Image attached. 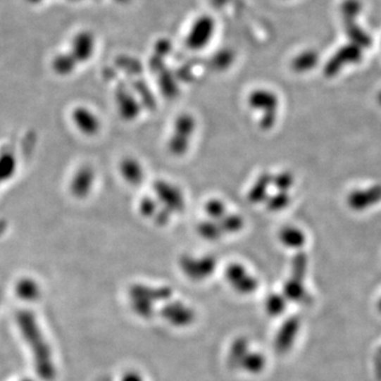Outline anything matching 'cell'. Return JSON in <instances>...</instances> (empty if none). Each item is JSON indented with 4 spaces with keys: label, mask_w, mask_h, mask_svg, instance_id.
I'll return each instance as SVG.
<instances>
[{
    "label": "cell",
    "mask_w": 381,
    "mask_h": 381,
    "mask_svg": "<svg viewBox=\"0 0 381 381\" xmlns=\"http://www.w3.org/2000/svg\"><path fill=\"white\" fill-rule=\"evenodd\" d=\"M15 325L23 342L28 349L37 376L44 381L56 377V363L54 349L35 311L22 308L16 311Z\"/></svg>",
    "instance_id": "6da1fadb"
},
{
    "label": "cell",
    "mask_w": 381,
    "mask_h": 381,
    "mask_svg": "<svg viewBox=\"0 0 381 381\" xmlns=\"http://www.w3.org/2000/svg\"><path fill=\"white\" fill-rule=\"evenodd\" d=\"M128 296L135 315L142 319H151L155 315L156 305L170 301L173 290L168 286L151 287L145 284H134L128 290Z\"/></svg>",
    "instance_id": "7a4b0ae2"
},
{
    "label": "cell",
    "mask_w": 381,
    "mask_h": 381,
    "mask_svg": "<svg viewBox=\"0 0 381 381\" xmlns=\"http://www.w3.org/2000/svg\"><path fill=\"white\" fill-rule=\"evenodd\" d=\"M360 11L361 4L359 0H345L341 6L343 25L349 43L358 46L361 49H366L372 45V39L357 23Z\"/></svg>",
    "instance_id": "3957f363"
},
{
    "label": "cell",
    "mask_w": 381,
    "mask_h": 381,
    "mask_svg": "<svg viewBox=\"0 0 381 381\" xmlns=\"http://www.w3.org/2000/svg\"><path fill=\"white\" fill-rule=\"evenodd\" d=\"M216 32V22L211 15L197 16L185 35V46L192 51H201L211 44Z\"/></svg>",
    "instance_id": "277c9868"
},
{
    "label": "cell",
    "mask_w": 381,
    "mask_h": 381,
    "mask_svg": "<svg viewBox=\"0 0 381 381\" xmlns=\"http://www.w3.org/2000/svg\"><path fill=\"white\" fill-rule=\"evenodd\" d=\"M218 262L211 256H182L179 258V267L185 277L195 282L205 281L216 271Z\"/></svg>",
    "instance_id": "5b68a950"
},
{
    "label": "cell",
    "mask_w": 381,
    "mask_h": 381,
    "mask_svg": "<svg viewBox=\"0 0 381 381\" xmlns=\"http://www.w3.org/2000/svg\"><path fill=\"white\" fill-rule=\"evenodd\" d=\"M159 315L164 321L178 328L189 327L196 319L194 309L179 300L168 301L160 309Z\"/></svg>",
    "instance_id": "8992f818"
},
{
    "label": "cell",
    "mask_w": 381,
    "mask_h": 381,
    "mask_svg": "<svg viewBox=\"0 0 381 381\" xmlns=\"http://www.w3.org/2000/svg\"><path fill=\"white\" fill-rule=\"evenodd\" d=\"M96 178V170L92 166L84 164L77 168L69 181L68 189L71 196L77 201L87 199L94 191Z\"/></svg>",
    "instance_id": "52a82bcc"
},
{
    "label": "cell",
    "mask_w": 381,
    "mask_h": 381,
    "mask_svg": "<svg viewBox=\"0 0 381 381\" xmlns=\"http://www.w3.org/2000/svg\"><path fill=\"white\" fill-rule=\"evenodd\" d=\"M154 192L162 207L174 213H181L185 208V199L181 189L168 181L158 180L154 183Z\"/></svg>",
    "instance_id": "ba28073f"
},
{
    "label": "cell",
    "mask_w": 381,
    "mask_h": 381,
    "mask_svg": "<svg viewBox=\"0 0 381 381\" xmlns=\"http://www.w3.org/2000/svg\"><path fill=\"white\" fill-rule=\"evenodd\" d=\"M225 277L233 290L239 294H251L258 288V279L239 263H233L227 266Z\"/></svg>",
    "instance_id": "9c48e42d"
},
{
    "label": "cell",
    "mask_w": 381,
    "mask_h": 381,
    "mask_svg": "<svg viewBox=\"0 0 381 381\" xmlns=\"http://www.w3.org/2000/svg\"><path fill=\"white\" fill-rule=\"evenodd\" d=\"M362 56H363V52L361 48L349 43V45H345L344 47L339 49L326 63L324 75L327 77H335L346 65L359 63L362 60Z\"/></svg>",
    "instance_id": "30bf717a"
},
{
    "label": "cell",
    "mask_w": 381,
    "mask_h": 381,
    "mask_svg": "<svg viewBox=\"0 0 381 381\" xmlns=\"http://www.w3.org/2000/svg\"><path fill=\"white\" fill-rule=\"evenodd\" d=\"M70 119L75 127L84 136L94 137L101 130L100 118L87 106L79 105L71 111Z\"/></svg>",
    "instance_id": "8fae6325"
},
{
    "label": "cell",
    "mask_w": 381,
    "mask_h": 381,
    "mask_svg": "<svg viewBox=\"0 0 381 381\" xmlns=\"http://www.w3.org/2000/svg\"><path fill=\"white\" fill-rule=\"evenodd\" d=\"M115 104L120 117L125 121H134L142 109L136 94H132L124 84L118 86L115 90Z\"/></svg>",
    "instance_id": "7c38bea8"
},
{
    "label": "cell",
    "mask_w": 381,
    "mask_h": 381,
    "mask_svg": "<svg viewBox=\"0 0 381 381\" xmlns=\"http://www.w3.org/2000/svg\"><path fill=\"white\" fill-rule=\"evenodd\" d=\"M13 292L16 299L26 304H32L41 300L43 296L42 284L35 277L23 275L16 280L13 286Z\"/></svg>",
    "instance_id": "4fadbf2b"
},
{
    "label": "cell",
    "mask_w": 381,
    "mask_h": 381,
    "mask_svg": "<svg viewBox=\"0 0 381 381\" xmlns=\"http://www.w3.org/2000/svg\"><path fill=\"white\" fill-rule=\"evenodd\" d=\"M300 325L298 317H290L280 326L275 339V347L277 353L286 354L290 351L298 336Z\"/></svg>",
    "instance_id": "5bb4252c"
},
{
    "label": "cell",
    "mask_w": 381,
    "mask_h": 381,
    "mask_svg": "<svg viewBox=\"0 0 381 381\" xmlns=\"http://www.w3.org/2000/svg\"><path fill=\"white\" fill-rule=\"evenodd\" d=\"M248 104L254 111L262 113L277 111L280 104L279 96L273 90L258 88L250 92L248 96Z\"/></svg>",
    "instance_id": "9a60e30c"
},
{
    "label": "cell",
    "mask_w": 381,
    "mask_h": 381,
    "mask_svg": "<svg viewBox=\"0 0 381 381\" xmlns=\"http://www.w3.org/2000/svg\"><path fill=\"white\" fill-rule=\"evenodd\" d=\"M96 49V39L92 33L88 31L80 32L75 35L71 45V56L77 64L88 62L92 58Z\"/></svg>",
    "instance_id": "2e32d148"
},
{
    "label": "cell",
    "mask_w": 381,
    "mask_h": 381,
    "mask_svg": "<svg viewBox=\"0 0 381 381\" xmlns=\"http://www.w3.org/2000/svg\"><path fill=\"white\" fill-rule=\"evenodd\" d=\"M349 207L356 211L368 209L381 201V185H373L366 189H357L349 196Z\"/></svg>",
    "instance_id": "e0dca14e"
},
{
    "label": "cell",
    "mask_w": 381,
    "mask_h": 381,
    "mask_svg": "<svg viewBox=\"0 0 381 381\" xmlns=\"http://www.w3.org/2000/svg\"><path fill=\"white\" fill-rule=\"evenodd\" d=\"M119 172L122 178L130 185H139L144 179V170L138 160L125 157L119 164Z\"/></svg>",
    "instance_id": "ac0fdd59"
},
{
    "label": "cell",
    "mask_w": 381,
    "mask_h": 381,
    "mask_svg": "<svg viewBox=\"0 0 381 381\" xmlns=\"http://www.w3.org/2000/svg\"><path fill=\"white\" fill-rule=\"evenodd\" d=\"M273 185V175L268 172L262 173L256 179L248 192V199L252 204L266 201L269 196V187Z\"/></svg>",
    "instance_id": "d6986e66"
},
{
    "label": "cell",
    "mask_w": 381,
    "mask_h": 381,
    "mask_svg": "<svg viewBox=\"0 0 381 381\" xmlns=\"http://www.w3.org/2000/svg\"><path fill=\"white\" fill-rule=\"evenodd\" d=\"M251 351L250 341L246 337H239L231 343L228 351V364L232 368H239L242 360Z\"/></svg>",
    "instance_id": "ffe728a7"
},
{
    "label": "cell",
    "mask_w": 381,
    "mask_h": 381,
    "mask_svg": "<svg viewBox=\"0 0 381 381\" xmlns=\"http://www.w3.org/2000/svg\"><path fill=\"white\" fill-rule=\"evenodd\" d=\"M279 239L285 247L290 249H300L306 243L304 232L292 226L283 227L280 230Z\"/></svg>",
    "instance_id": "44dd1931"
},
{
    "label": "cell",
    "mask_w": 381,
    "mask_h": 381,
    "mask_svg": "<svg viewBox=\"0 0 381 381\" xmlns=\"http://www.w3.org/2000/svg\"><path fill=\"white\" fill-rule=\"evenodd\" d=\"M18 170V160L12 151L0 153V185L8 182L15 177Z\"/></svg>",
    "instance_id": "7402d4cb"
},
{
    "label": "cell",
    "mask_w": 381,
    "mask_h": 381,
    "mask_svg": "<svg viewBox=\"0 0 381 381\" xmlns=\"http://www.w3.org/2000/svg\"><path fill=\"white\" fill-rule=\"evenodd\" d=\"M319 63V54L315 50H305L294 56L292 62V69L294 73H304L313 70Z\"/></svg>",
    "instance_id": "603a6c76"
},
{
    "label": "cell",
    "mask_w": 381,
    "mask_h": 381,
    "mask_svg": "<svg viewBox=\"0 0 381 381\" xmlns=\"http://www.w3.org/2000/svg\"><path fill=\"white\" fill-rule=\"evenodd\" d=\"M267 366V359L264 354L260 353L258 351H250L245 356L239 364V368L242 370H245L249 374H260L265 370Z\"/></svg>",
    "instance_id": "cb8c5ba5"
},
{
    "label": "cell",
    "mask_w": 381,
    "mask_h": 381,
    "mask_svg": "<svg viewBox=\"0 0 381 381\" xmlns=\"http://www.w3.org/2000/svg\"><path fill=\"white\" fill-rule=\"evenodd\" d=\"M195 130H196V119L194 115L185 113L179 115L175 120L173 134L191 139Z\"/></svg>",
    "instance_id": "d4e9b609"
},
{
    "label": "cell",
    "mask_w": 381,
    "mask_h": 381,
    "mask_svg": "<svg viewBox=\"0 0 381 381\" xmlns=\"http://www.w3.org/2000/svg\"><path fill=\"white\" fill-rule=\"evenodd\" d=\"M283 294L287 300L302 302L308 298L303 280L290 277L283 286Z\"/></svg>",
    "instance_id": "484cf974"
},
{
    "label": "cell",
    "mask_w": 381,
    "mask_h": 381,
    "mask_svg": "<svg viewBox=\"0 0 381 381\" xmlns=\"http://www.w3.org/2000/svg\"><path fill=\"white\" fill-rule=\"evenodd\" d=\"M132 88L136 92L135 94H136L142 108L153 111L157 106V102H156L155 96L149 90V86L144 82L137 80V81L132 82Z\"/></svg>",
    "instance_id": "4316f807"
},
{
    "label": "cell",
    "mask_w": 381,
    "mask_h": 381,
    "mask_svg": "<svg viewBox=\"0 0 381 381\" xmlns=\"http://www.w3.org/2000/svg\"><path fill=\"white\" fill-rule=\"evenodd\" d=\"M177 77L170 73V71H160L159 75V88L164 96L168 99H174L178 96L179 86L177 83Z\"/></svg>",
    "instance_id": "83f0119b"
},
{
    "label": "cell",
    "mask_w": 381,
    "mask_h": 381,
    "mask_svg": "<svg viewBox=\"0 0 381 381\" xmlns=\"http://www.w3.org/2000/svg\"><path fill=\"white\" fill-rule=\"evenodd\" d=\"M77 65L79 64L71 54H58L52 62V68L56 75L65 77V75H71L77 68Z\"/></svg>",
    "instance_id": "f1b7e54d"
},
{
    "label": "cell",
    "mask_w": 381,
    "mask_h": 381,
    "mask_svg": "<svg viewBox=\"0 0 381 381\" xmlns=\"http://www.w3.org/2000/svg\"><path fill=\"white\" fill-rule=\"evenodd\" d=\"M197 232L203 239L210 242L218 241L224 235L218 223L212 220H203L199 223L197 226Z\"/></svg>",
    "instance_id": "f546056e"
},
{
    "label": "cell",
    "mask_w": 381,
    "mask_h": 381,
    "mask_svg": "<svg viewBox=\"0 0 381 381\" xmlns=\"http://www.w3.org/2000/svg\"><path fill=\"white\" fill-rule=\"evenodd\" d=\"M218 223L224 235L225 233L235 235V233L241 232L245 227V220L239 214H226Z\"/></svg>",
    "instance_id": "4dcf8cb0"
},
{
    "label": "cell",
    "mask_w": 381,
    "mask_h": 381,
    "mask_svg": "<svg viewBox=\"0 0 381 381\" xmlns=\"http://www.w3.org/2000/svg\"><path fill=\"white\" fill-rule=\"evenodd\" d=\"M287 299L281 294H270L265 301V309L271 317H279L286 308Z\"/></svg>",
    "instance_id": "1f68e13d"
},
{
    "label": "cell",
    "mask_w": 381,
    "mask_h": 381,
    "mask_svg": "<svg viewBox=\"0 0 381 381\" xmlns=\"http://www.w3.org/2000/svg\"><path fill=\"white\" fill-rule=\"evenodd\" d=\"M307 266H308V258L304 252L299 251L294 254L292 260V275L290 277L304 281L306 275Z\"/></svg>",
    "instance_id": "d6a6232c"
},
{
    "label": "cell",
    "mask_w": 381,
    "mask_h": 381,
    "mask_svg": "<svg viewBox=\"0 0 381 381\" xmlns=\"http://www.w3.org/2000/svg\"><path fill=\"white\" fill-rule=\"evenodd\" d=\"M292 199L288 192H277L273 195H269L266 199V208L270 212H279L289 206Z\"/></svg>",
    "instance_id": "836d02e7"
},
{
    "label": "cell",
    "mask_w": 381,
    "mask_h": 381,
    "mask_svg": "<svg viewBox=\"0 0 381 381\" xmlns=\"http://www.w3.org/2000/svg\"><path fill=\"white\" fill-rule=\"evenodd\" d=\"M205 211L209 220L218 222V220H222L226 216L227 208L224 201H220V199H210V201L206 203Z\"/></svg>",
    "instance_id": "e575fe53"
},
{
    "label": "cell",
    "mask_w": 381,
    "mask_h": 381,
    "mask_svg": "<svg viewBox=\"0 0 381 381\" xmlns=\"http://www.w3.org/2000/svg\"><path fill=\"white\" fill-rule=\"evenodd\" d=\"M294 183V175L287 170L273 175V185L277 189V192H288Z\"/></svg>",
    "instance_id": "d590c367"
},
{
    "label": "cell",
    "mask_w": 381,
    "mask_h": 381,
    "mask_svg": "<svg viewBox=\"0 0 381 381\" xmlns=\"http://www.w3.org/2000/svg\"><path fill=\"white\" fill-rule=\"evenodd\" d=\"M235 61L232 52L229 50H222L216 54L211 61V67L216 71H224L232 65Z\"/></svg>",
    "instance_id": "8d00e7d4"
},
{
    "label": "cell",
    "mask_w": 381,
    "mask_h": 381,
    "mask_svg": "<svg viewBox=\"0 0 381 381\" xmlns=\"http://www.w3.org/2000/svg\"><path fill=\"white\" fill-rule=\"evenodd\" d=\"M159 208V201L151 196L142 197L139 203V211H140L141 216H144L145 218L153 220Z\"/></svg>",
    "instance_id": "74e56055"
},
{
    "label": "cell",
    "mask_w": 381,
    "mask_h": 381,
    "mask_svg": "<svg viewBox=\"0 0 381 381\" xmlns=\"http://www.w3.org/2000/svg\"><path fill=\"white\" fill-rule=\"evenodd\" d=\"M277 111H268V113H262L260 124L261 130H270L277 123Z\"/></svg>",
    "instance_id": "f35d334b"
},
{
    "label": "cell",
    "mask_w": 381,
    "mask_h": 381,
    "mask_svg": "<svg viewBox=\"0 0 381 381\" xmlns=\"http://www.w3.org/2000/svg\"><path fill=\"white\" fill-rule=\"evenodd\" d=\"M170 218H172V212L168 211V209L160 205L159 210H158L157 213L154 216L153 220L157 226L163 227L170 223Z\"/></svg>",
    "instance_id": "ab89813d"
},
{
    "label": "cell",
    "mask_w": 381,
    "mask_h": 381,
    "mask_svg": "<svg viewBox=\"0 0 381 381\" xmlns=\"http://www.w3.org/2000/svg\"><path fill=\"white\" fill-rule=\"evenodd\" d=\"M120 65L123 67L124 70L127 71L128 73L132 75H140L141 71V65L138 62H134L132 60H124L122 62H120Z\"/></svg>",
    "instance_id": "60d3db41"
},
{
    "label": "cell",
    "mask_w": 381,
    "mask_h": 381,
    "mask_svg": "<svg viewBox=\"0 0 381 381\" xmlns=\"http://www.w3.org/2000/svg\"><path fill=\"white\" fill-rule=\"evenodd\" d=\"M120 381H144V378L137 370H127V372L124 373Z\"/></svg>",
    "instance_id": "b9f144b4"
},
{
    "label": "cell",
    "mask_w": 381,
    "mask_h": 381,
    "mask_svg": "<svg viewBox=\"0 0 381 381\" xmlns=\"http://www.w3.org/2000/svg\"><path fill=\"white\" fill-rule=\"evenodd\" d=\"M18 381H37L35 379L29 378V377H25V378L18 379Z\"/></svg>",
    "instance_id": "7bdbcfd3"
},
{
    "label": "cell",
    "mask_w": 381,
    "mask_h": 381,
    "mask_svg": "<svg viewBox=\"0 0 381 381\" xmlns=\"http://www.w3.org/2000/svg\"><path fill=\"white\" fill-rule=\"evenodd\" d=\"M1 303H3V294L0 292V306H1Z\"/></svg>",
    "instance_id": "ee69618b"
},
{
    "label": "cell",
    "mask_w": 381,
    "mask_h": 381,
    "mask_svg": "<svg viewBox=\"0 0 381 381\" xmlns=\"http://www.w3.org/2000/svg\"><path fill=\"white\" fill-rule=\"evenodd\" d=\"M378 102H379V104L381 105V92H379V94H378Z\"/></svg>",
    "instance_id": "f6af8a7d"
},
{
    "label": "cell",
    "mask_w": 381,
    "mask_h": 381,
    "mask_svg": "<svg viewBox=\"0 0 381 381\" xmlns=\"http://www.w3.org/2000/svg\"><path fill=\"white\" fill-rule=\"evenodd\" d=\"M120 3H127L128 0H118Z\"/></svg>",
    "instance_id": "bcb514c9"
},
{
    "label": "cell",
    "mask_w": 381,
    "mask_h": 381,
    "mask_svg": "<svg viewBox=\"0 0 381 381\" xmlns=\"http://www.w3.org/2000/svg\"><path fill=\"white\" fill-rule=\"evenodd\" d=\"M30 1H37V0H30Z\"/></svg>",
    "instance_id": "7dc6e473"
},
{
    "label": "cell",
    "mask_w": 381,
    "mask_h": 381,
    "mask_svg": "<svg viewBox=\"0 0 381 381\" xmlns=\"http://www.w3.org/2000/svg\"><path fill=\"white\" fill-rule=\"evenodd\" d=\"M380 306H381V302H380Z\"/></svg>",
    "instance_id": "c3c4849f"
}]
</instances>
